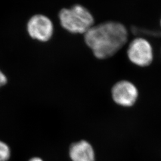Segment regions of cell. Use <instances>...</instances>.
Segmentation results:
<instances>
[{
	"mask_svg": "<svg viewBox=\"0 0 161 161\" xmlns=\"http://www.w3.org/2000/svg\"><path fill=\"white\" fill-rule=\"evenodd\" d=\"M69 155L72 161H95V153L92 145L85 140L72 144Z\"/></svg>",
	"mask_w": 161,
	"mask_h": 161,
	"instance_id": "obj_6",
	"label": "cell"
},
{
	"mask_svg": "<svg viewBox=\"0 0 161 161\" xmlns=\"http://www.w3.org/2000/svg\"><path fill=\"white\" fill-rule=\"evenodd\" d=\"M28 31L32 38L47 41L53 34V25L51 20L44 15H35L28 23Z\"/></svg>",
	"mask_w": 161,
	"mask_h": 161,
	"instance_id": "obj_4",
	"label": "cell"
},
{
	"mask_svg": "<svg viewBox=\"0 0 161 161\" xmlns=\"http://www.w3.org/2000/svg\"><path fill=\"white\" fill-rule=\"evenodd\" d=\"M127 54L131 63L140 67L149 66L154 58L151 44L149 41L142 37L136 38L130 43Z\"/></svg>",
	"mask_w": 161,
	"mask_h": 161,
	"instance_id": "obj_3",
	"label": "cell"
},
{
	"mask_svg": "<svg viewBox=\"0 0 161 161\" xmlns=\"http://www.w3.org/2000/svg\"><path fill=\"white\" fill-rule=\"evenodd\" d=\"M10 149L7 144L0 141V161H7L10 157Z\"/></svg>",
	"mask_w": 161,
	"mask_h": 161,
	"instance_id": "obj_7",
	"label": "cell"
},
{
	"mask_svg": "<svg viewBox=\"0 0 161 161\" xmlns=\"http://www.w3.org/2000/svg\"><path fill=\"white\" fill-rule=\"evenodd\" d=\"M58 17L62 26L72 34L84 35L94 25L92 14L80 4L63 8L59 13Z\"/></svg>",
	"mask_w": 161,
	"mask_h": 161,
	"instance_id": "obj_2",
	"label": "cell"
},
{
	"mask_svg": "<svg viewBox=\"0 0 161 161\" xmlns=\"http://www.w3.org/2000/svg\"><path fill=\"white\" fill-rule=\"evenodd\" d=\"M29 161H43L41 158H37V157H35V158H33L32 159H31Z\"/></svg>",
	"mask_w": 161,
	"mask_h": 161,
	"instance_id": "obj_9",
	"label": "cell"
},
{
	"mask_svg": "<svg viewBox=\"0 0 161 161\" xmlns=\"http://www.w3.org/2000/svg\"><path fill=\"white\" fill-rule=\"evenodd\" d=\"M128 33L122 23L108 21L94 25L84 34V41L99 59L110 58L126 44Z\"/></svg>",
	"mask_w": 161,
	"mask_h": 161,
	"instance_id": "obj_1",
	"label": "cell"
},
{
	"mask_svg": "<svg viewBox=\"0 0 161 161\" xmlns=\"http://www.w3.org/2000/svg\"><path fill=\"white\" fill-rule=\"evenodd\" d=\"M7 78L5 75L0 70V86L5 85L7 83Z\"/></svg>",
	"mask_w": 161,
	"mask_h": 161,
	"instance_id": "obj_8",
	"label": "cell"
},
{
	"mask_svg": "<svg viewBox=\"0 0 161 161\" xmlns=\"http://www.w3.org/2000/svg\"><path fill=\"white\" fill-rule=\"evenodd\" d=\"M112 95L116 103L123 106H131L138 97V90L132 82L121 80L113 86Z\"/></svg>",
	"mask_w": 161,
	"mask_h": 161,
	"instance_id": "obj_5",
	"label": "cell"
},
{
	"mask_svg": "<svg viewBox=\"0 0 161 161\" xmlns=\"http://www.w3.org/2000/svg\"><path fill=\"white\" fill-rule=\"evenodd\" d=\"M160 25H161V21H160Z\"/></svg>",
	"mask_w": 161,
	"mask_h": 161,
	"instance_id": "obj_10",
	"label": "cell"
}]
</instances>
